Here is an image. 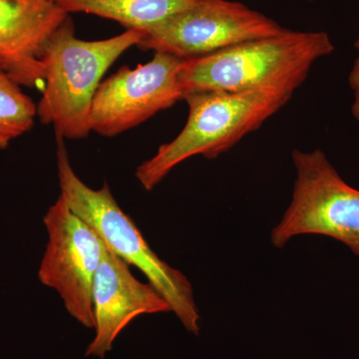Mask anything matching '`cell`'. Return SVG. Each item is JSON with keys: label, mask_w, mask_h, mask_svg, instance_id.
I'll use <instances>...</instances> for the list:
<instances>
[{"label": "cell", "mask_w": 359, "mask_h": 359, "mask_svg": "<svg viewBox=\"0 0 359 359\" xmlns=\"http://www.w3.org/2000/svg\"><path fill=\"white\" fill-rule=\"evenodd\" d=\"M145 32L127 29L111 39L87 41L77 39L70 16L46 45L43 55L44 87L37 117L52 125L58 138L79 140L89 136L90 111L101 80Z\"/></svg>", "instance_id": "obj_2"}, {"label": "cell", "mask_w": 359, "mask_h": 359, "mask_svg": "<svg viewBox=\"0 0 359 359\" xmlns=\"http://www.w3.org/2000/svg\"><path fill=\"white\" fill-rule=\"evenodd\" d=\"M299 86L290 83L241 92L186 93L183 100L188 104L189 116L185 127L142 163L135 176L146 191H152L184 161L196 156L216 159L285 107Z\"/></svg>", "instance_id": "obj_1"}, {"label": "cell", "mask_w": 359, "mask_h": 359, "mask_svg": "<svg viewBox=\"0 0 359 359\" xmlns=\"http://www.w3.org/2000/svg\"><path fill=\"white\" fill-rule=\"evenodd\" d=\"M48 235L39 269L42 285L55 290L67 313L94 328L92 290L106 245L99 233L59 196L43 218Z\"/></svg>", "instance_id": "obj_6"}, {"label": "cell", "mask_w": 359, "mask_h": 359, "mask_svg": "<svg viewBox=\"0 0 359 359\" xmlns=\"http://www.w3.org/2000/svg\"><path fill=\"white\" fill-rule=\"evenodd\" d=\"M182 61L155 52L145 65L134 69L124 66L101 82L90 111L91 132L117 136L183 100L178 78Z\"/></svg>", "instance_id": "obj_8"}, {"label": "cell", "mask_w": 359, "mask_h": 359, "mask_svg": "<svg viewBox=\"0 0 359 359\" xmlns=\"http://www.w3.org/2000/svg\"><path fill=\"white\" fill-rule=\"evenodd\" d=\"M334 50V42L327 32L285 28L273 36L183 59L179 84L183 96L194 91L241 92L271 85H302L311 66Z\"/></svg>", "instance_id": "obj_3"}, {"label": "cell", "mask_w": 359, "mask_h": 359, "mask_svg": "<svg viewBox=\"0 0 359 359\" xmlns=\"http://www.w3.org/2000/svg\"><path fill=\"white\" fill-rule=\"evenodd\" d=\"M56 140L60 196L70 209L99 233L111 252L145 275L188 332L199 334L200 314L192 283L182 271L172 268L156 254L132 219L117 204L107 183L100 189H92L78 177L63 139L56 137Z\"/></svg>", "instance_id": "obj_4"}, {"label": "cell", "mask_w": 359, "mask_h": 359, "mask_svg": "<svg viewBox=\"0 0 359 359\" xmlns=\"http://www.w3.org/2000/svg\"><path fill=\"white\" fill-rule=\"evenodd\" d=\"M68 16L55 0H0V68L42 91L45 48Z\"/></svg>", "instance_id": "obj_10"}, {"label": "cell", "mask_w": 359, "mask_h": 359, "mask_svg": "<svg viewBox=\"0 0 359 359\" xmlns=\"http://www.w3.org/2000/svg\"><path fill=\"white\" fill-rule=\"evenodd\" d=\"M107 247V245H106ZM95 337L87 356L104 358L125 327L142 314L169 313V304L150 283L137 280L130 266L106 248L92 290Z\"/></svg>", "instance_id": "obj_9"}, {"label": "cell", "mask_w": 359, "mask_h": 359, "mask_svg": "<svg viewBox=\"0 0 359 359\" xmlns=\"http://www.w3.org/2000/svg\"><path fill=\"white\" fill-rule=\"evenodd\" d=\"M351 252H353L354 255L359 257V245L358 247L354 248V249L351 250Z\"/></svg>", "instance_id": "obj_14"}, {"label": "cell", "mask_w": 359, "mask_h": 359, "mask_svg": "<svg viewBox=\"0 0 359 359\" xmlns=\"http://www.w3.org/2000/svg\"><path fill=\"white\" fill-rule=\"evenodd\" d=\"M66 13H85L146 32L204 0H55Z\"/></svg>", "instance_id": "obj_11"}, {"label": "cell", "mask_w": 359, "mask_h": 359, "mask_svg": "<svg viewBox=\"0 0 359 359\" xmlns=\"http://www.w3.org/2000/svg\"><path fill=\"white\" fill-rule=\"evenodd\" d=\"M285 28L233 0H204L146 32L143 50L181 59L199 57L249 40L273 36Z\"/></svg>", "instance_id": "obj_7"}, {"label": "cell", "mask_w": 359, "mask_h": 359, "mask_svg": "<svg viewBox=\"0 0 359 359\" xmlns=\"http://www.w3.org/2000/svg\"><path fill=\"white\" fill-rule=\"evenodd\" d=\"M292 202L271 231V242L283 249L292 238L320 235L353 250L359 245V190L344 181L325 152L294 150Z\"/></svg>", "instance_id": "obj_5"}, {"label": "cell", "mask_w": 359, "mask_h": 359, "mask_svg": "<svg viewBox=\"0 0 359 359\" xmlns=\"http://www.w3.org/2000/svg\"><path fill=\"white\" fill-rule=\"evenodd\" d=\"M36 117V104L0 68V151L27 133Z\"/></svg>", "instance_id": "obj_12"}, {"label": "cell", "mask_w": 359, "mask_h": 359, "mask_svg": "<svg viewBox=\"0 0 359 359\" xmlns=\"http://www.w3.org/2000/svg\"><path fill=\"white\" fill-rule=\"evenodd\" d=\"M354 48L358 52L355 60L348 75V84L353 94V101L351 104V114L354 119L359 123V35L354 42Z\"/></svg>", "instance_id": "obj_13"}]
</instances>
